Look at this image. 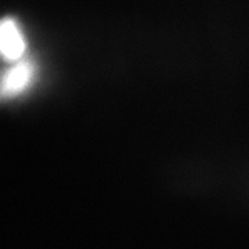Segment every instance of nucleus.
<instances>
[{
  "label": "nucleus",
  "instance_id": "1",
  "mask_svg": "<svg viewBox=\"0 0 249 249\" xmlns=\"http://www.w3.org/2000/svg\"><path fill=\"white\" fill-rule=\"evenodd\" d=\"M36 64L31 58L13 62L0 72V101H9L25 93L36 79Z\"/></svg>",
  "mask_w": 249,
  "mask_h": 249
},
{
  "label": "nucleus",
  "instance_id": "2",
  "mask_svg": "<svg viewBox=\"0 0 249 249\" xmlns=\"http://www.w3.org/2000/svg\"><path fill=\"white\" fill-rule=\"evenodd\" d=\"M27 52V40L21 25L14 17L0 19V57L9 62H17L24 58Z\"/></svg>",
  "mask_w": 249,
  "mask_h": 249
}]
</instances>
